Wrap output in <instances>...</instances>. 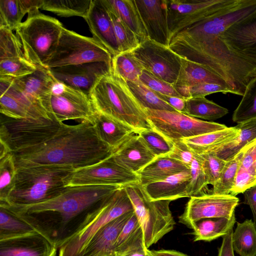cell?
Segmentation results:
<instances>
[{"label": "cell", "mask_w": 256, "mask_h": 256, "mask_svg": "<svg viewBox=\"0 0 256 256\" xmlns=\"http://www.w3.org/2000/svg\"><path fill=\"white\" fill-rule=\"evenodd\" d=\"M256 10V0H234L228 6L181 30L168 47L185 58L204 66L226 84L230 93L242 96L256 76V56L236 51L220 34Z\"/></svg>", "instance_id": "cell-1"}, {"label": "cell", "mask_w": 256, "mask_h": 256, "mask_svg": "<svg viewBox=\"0 0 256 256\" xmlns=\"http://www.w3.org/2000/svg\"><path fill=\"white\" fill-rule=\"evenodd\" d=\"M122 186H67L57 196L24 206L3 207L29 224L58 249L88 225L102 203Z\"/></svg>", "instance_id": "cell-2"}, {"label": "cell", "mask_w": 256, "mask_h": 256, "mask_svg": "<svg viewBox=\"0 0 256 256\" xmlns=\"http://www.w3.org/2000/svg\"><path fill=\"white\" fill-rule=\"evenodd\" d=\"M113 149L98 136L92 124H64L42 142L11 152L17 168L40 166L74 170L98 163L110 156Z\"/></svg>", "instance_id": "cell-3"}, {"label": "cell", "mask_w": 256, "mask_h": 256, "mask_svg": "<svg viewBox=\"0 0 256 256\" xmlns=\"http://www.w3.org/2000/svg\"><path fill=\"white\" fill-rule=\"evenodd\" d=\"M88 96L96 112L128 126L135 134L152 128L127 82L111 71L97 81Z\"/></svg>", "instance_id": "cell-4"}, {"label": "cell", "mask_w": 256, "mask_h": 256, "mask_svg": "<svg viewBox=\"0 0 256 256\" xmlns=\"http://www.w3.org/2000/svg\"><path fill=\"white\" fill-rule=\"evenodd\" d=\"M72 171L50 166L17 168L15 186L7 202L0 206H28L51 199L64 189L63 180Z\"/></svg>", "instance_id": "cell-5"}, {"label": "cell", "mask_w": 256, "mask_h": 256, "mask_svg": "<svg viewBox=\"0 0 256 256\" xmlns=\"http://www.w3.org/2000/svg\"><path fill=\"white\" fill-rule=\"evenodd\" d=\"M64 27L57 19L40 12L28 14L16 30L26 58L37 68L45 64L55 51Z\"/></svg>", "instance_id": "cell-6"}, {"label": "cell", "mask_w": 256, "mask_h": 256, "mask_svg": "<svg viewBox=\"0 0 256 256\" xmlns=\"http://www.w3.org/2000/svg\"><path fill=\"white\" fill-rule=\"evenodd\" d=\"M136 216L144 230L148 248L174 228L176 222L170 208V200H151L140 183L124 186Z\"/></svg>", "instance_id": "cell-7"}, {"label": "cell", "mask_w": 256, "mask_h": 256, "mask_svg": "<svg viewBox=\"0 0 256 256\" xmlns=\"http://www.w3.org/2000/svg\"><path fill=\"white\" fill-rule=\"evenodd\" d=\"M112 56L93 37L63 28L54 54L45 64L52 69L70 65L102 62L111 65Z\"/></svg>", "instance_id": "cell-8"}, {"label": "cell", "mask_w": 256, "mask_h": 256, "mask_svg": "<svg viewBox=\"0 0 256 256\" xmlns=\"http://www.w3.org/2000/svg\"><path fill=\"white\" fill-rule=\"evenodd\" d=\"M64 124L52 119L16 120L4 116L0 119V144L10 152L44 142L55 134Z\"/></svg>", "instance_id": "cell-9"}, {"label": "cell", "mask_w": 256, "mask_h": 256, "mask_svg": "<svg viewBox=\"0 0 256 256\" xmlns=\"http://www.w3.org/2000/svg\"><path fill=\"white\" fill-rule=\"evenodd\" d=\"M144 112L152 128L172 143L228 127L223 124L203 120L178 111L145 109Z\"/></svg>", "instance_id": "cell-10"}, {"label": "cell", "mask_w": 256, "mask_h": 256, "mask_svg": "<svg viewBox=\"0 0 256 256\" xmlns=\"http://www.w3.org/2000/svg\"><path fill=\"white\" fill-rule=\"evenodd\" d=\"M133 210L131 202L122 186L102 202L95 218L88 225L58 249V256H78L98 230Z\"/></svg>", "instance_id": "cell-11"}, {"label": "cell", "mask_w": 256, "mask_h": 256, "mask_svg": "<svg viewBox=\"0 0 256 256\" xmlns=\"http://www.w3.org/2000/svg\"><path fill=\"white\" fill-rule=\"evenodd\" d=\"M112 155L98 163L76 169L70 173L63 180L65 187L99 185L124 186L130 184L140 183L138 174L118 164Z\"/></svg>", "instance_id": "cell-12"}, {"label": "cell", "mask_w": 256, "mask_h": 256, "mask_svg": "<svg viewBox=\"0 0 256 256\" xmlns=\"http://www.w3.org/2000/svg\"><path fill=\"white\" fill-rule=\"evenodd\" d=\"M132 52L144 70L170 84H175L180 70L182 58L168 46L148 37Z\"/></svg>", "instance_id": "cell-13"}, {"label": "cell", "mask_w": 256, "mask_h": 256, "mask_svg": "<svg viewBox=\"0 0 256 256\" xmlns=\"http://www.w3.org/2000/svg\"><path fill=\"white\" fill-rule=\"evenodd\" d=\"M234 0H166L170 40L176 34L230 4Z\"/></svg>", "instance_id": "cell-14"}, {"label": "cell", "mask_w": 256, "mask_h": 256, "mask_svg": "<svg viewBox=\"0 0 256 256\" xmlns=\"http://www.w3.org/2000/svg\"><path fill=\"white\" fill-rule=\"evenodd\" d=\"M51 108L59 121L76 120L93 124L96 114L88 94L58 80L52 91Z\"/></svg>", "instance_id": "cell-15"}, {"label": "cell", "mask_w": 256, "mask_h": 256, "mask_svg": "<svg viewBox=\"0 0 256 256\" xmlns=\"http://www.w3.org/2000/svg\"><path fill=\"white\" fill-rule=\"evenodd\" d=\"M238 202L239 199L230 194H206L190 197L178 218L179 222L188 228L192 222L202 218H230Z\"/></svg>", "instance_id": "cell-16"}, {"label": "cell", "mask_w": 256, "mask_h": 256, "mask_svg": "<svg viewBox=\"0 0 256 256\" xmlns=\"http://www.w3.org/2000/svg\"><path fill=\"white\" fill-rule=\"evenodd\" d=\"M57 82L50 69L46 68H38L32 74L22 78H12V84L52 118L54 116L50 101Z\"/></svg>", "instance_id": "cell-17"}, {"label": "cell", "mask_w": 256, "mask_h": 256, "mask_svg": "<svg viewBox=\"0 0 256 256\" xmlns=\"http://www.w3.org/2000/svg\"><path fill=\"white\" fill-rule=\"evenodd\" d=\"M58 81L87 94L97 81L111 71V65L95 62L50 69Z\"/></svg>", "instance_id": "cell-18"}, {"label": "cell", "mask_w": 256, "mask_h": 256, "mask_svg": "<svg viewBox=\"0 0 256 256\" xmlns=\"http://www.w3.org/2000/svg\"><path fill=\"white\" fill-rule=\"evenodd\" d=\"M58 250L36 231L0 240V256H56Z\"/></svg>", "instance_id": "cell-19"}, {"label": "cell", "mask_w": 256, "mask_h": 256, "mask_svg": "<svg viewBox=\"0 0 256 256\" xmlns=\"http://www.w3.org/2000/svg\"><path fill=\"white\" fill-rule=\"evenodd\" d=\"M150 40L168 46L166 0H134Z\"/></svg>", "instance_id": "cell-20"}, {"label": "cell", "mask_w": 256, "mask_h": 256, "mask_svg": "<svg viewBox=\"0 0 256 256\" xmlns=\"http://www.w3.org/2000/svg\"><path fill=\"white\" fill-rule=\"evenodd\" d=\"M93 38L113 56L118 52L113 25L102 0H92L86 16Z\"/></svg>", "instance_id": "cell-21"}, {"label": "cell", "mask_w": 256, "mask_h": 256, "mask_svg": "<svg viewBox=\"0 0 256 256\" xmlns=\"http://www.w3.org/2000/svg\"><path fill=\"white\" fill-rule=\"evenodd\" d=\"M134 210L120 216L98 230L86 244L78 256H117L114 245L124 226Z\"/></svg>", "instance_id": "cell-22"}, {"label": "cell", "mask_w": 256, "mask_h": 256, "mask_svg": "<svg viewBox=\"0 0 256 256\" xmlns=\"http://www.w3.org/2000/svg\"><path fill=\"white\" fill-rule=\"evenodd\" d=\"M112 156L118 164L136 174L157 158L135 133L129 136Z\"/></svg>", "instance_id": "cell-23"}, {"label": "cell", "mask_w": 256, "mask_h": 256, "mask_svg": "<svg viewBox=\"0 0 256 256\" xmlns=\"http://www.w3.org/2000/svg\"><path fill=\"white\" fill-rule=\"evenodd\" d=\"M220 36L232 48L256 56V10L231 25Z\"/></svg>", "instance_id": "cell-24"}, {"label": "cell", "mask_w": 256, "mask_h": 256, "mask_svg": "<svg viewBox=\"0 0 256 256\" xmlns=\"http://www.w3.org/2000/svg\"><path fill=\"white\" fill-rule=\"evenodd\" d=\"M190 178L189 170L142 187L151 200L172 201L180 198H188L186 189Z\"/></svg>", "instance_id": "cell-25"}, {"label": "cell", "mask_w": 256, "mask_h": 256, "mask_svg": "<svg viewBox=\"0 0 256 256\" xmlns=\"http://www.w3.org/2000/svg\"><path fill=\"white\" fill-rule=\"evenodd\" d=\"M92 124L99 138L114 151L129 136L135 133L128 126L96 112Z\"/></svg>", "instance_id": "cell-26"}, {"label": "cell", "mask_w": 256, "mask_h": 256, "mask_svg": "<svg viewBox=\"0 0 256 256\" xmlns=\"http://www.w3.org/2000/svg\"><path fill=\"white\" fill-rule=\"evenodd\" d=\"M188 170L189 168L182 163L164 156L156 158L137 174L140 184L144 186Z\"/></svg>", "instance_id": "cell-27"}, {"label": "cell", "mask_w": 256, "mask_h": 256, "mask_svg": "<svg viewBox=\"0 0 256 256\" xmlns=\"http://www.w3.org/2000/svg\"><path fill=\"white\" fill-rule=\"evenodd\" d=\"M240 130L236 125L182 140L194 154L202 155L209 152L214 148L234 138Z\"/></svg>", "instance_id": "cell-28"}, {"label": "cell", "mask_w": 256, "mask_h": 256, "mask_svg": "<svg viewBox=\"0 0 256 256\" xmlns=\"http://www.w3.org/2000/svg\"><path fill=\"white\" fill-rule=\"evenodd\" d=\"M236 222L234 214L230 218H206L192 222L189 228L193 230L194 242H210L226 234Z\"/></svg>", "instance_id": "cell-29"}, {"label": "cell", "mask_w": 256, "mask_h": 256, "mask_svg": "<svg viewBox=\"0 0 256 256\" xmlns=\"http://www.w3.org/2000/svg\"><path fill=\"white\" fill-rule=\"evenodd\" d=\"M256 184V140L245 147L230 193L236 196Z\"/></svg>", "instance_id": "cell-30"}, {"label": "cell", "mask_w": 256, "mask_h": 256, "mask_svg": "<svg viewBox=\"0 0 256 256\" xmlns=\"http://www.w3.org/2000/svg\"><path fill=\"white\" fill-rule=\"evenodd\" d=\"M240 132L232 140L211 150L216 156L228 161L250 142L256 140V118L238 124Z\"/></svg>", "instance_id": "cell-31"}, {"label": "cell", "mask_w": 256, "mask_h": 256, "mask_svg": "<svg viewBox=\"0 0 256 256\" xmlns=\"http://www.w3.org/2000/svg\"><path fill=\"white\" fill-rule=\"evenodd\" d=\"M202 83L216 84L228 88L224 80L217 74L201 64L182 58L180 70L174 86H188Z\"/></svg>", "instance_id": "cell-32"}, {"label": "cell", "mask_w": 256, "mask_h": 256, "mask_svg": "<svg viewBox=\"0 0 256 256\" xmlns=\"http://www.w3.org/2000/svg\"><path fill=\"white\" fill-rule=\"evenodd\" d=\"M103 2L137 35L140 42L148 38L134 0H103Z\"/></svg>", "instance_id": "cell-33"}, {"label": "cell", "mask_w": 256, "mask_h": 256, "mask_svg": "<svg viewBox=\"0 0 256 256\" xmlns=\"http://www.w3.org/2000/svg\"><path fill=\"white\" fill-rule=\"evenodd\" d=\"M142 246H146L144 230L134 211L118 236L114 251L117 256H120Z\"/></svg>", "instance_id": "cell-34"}, {"label": "cell", "mask_w": 256, "mask_h": 256, "mask_svg": "<svg viewBox=\"0 0 256 256\" xmlns=\"http://www.w3.org/2000/svg\"><path fill=\"white\" fill-rule=\"evenodd\" d=\"M232 242L234 251L240 256H256L255 222L246 220L242 222H237Z\"/></svg>", "instance_id": "cell-35"}, {"label": "cell", "mask_w": 256, "mask_h": 256, "mask_svg": "<svg viewBox=\"0 0 256 256\" xmlns=\"http://www.w3.org/2000/svg\"><path fill=\"white\" fill-rule=\"evenodd\" d=\"M228 112L227 108L202 97L186 99L183 113L194 118L212 121L222 118Z\"/></svg>", "instance_id": "cell-36"}, {"label": "cell", "mask_w": 256, "mask_h": 256, "mask_svg": "<svg viewBox=\"0 0 256 256\" xmlns=\"http://www.w3.org/2000/svg\"><path fill=\"white\" fill-rule=\"evenodd\" d=\"M144 68L134 57L132 51L121 52L112 56V72L126 82L139 80Z\"/></svg>", "instance_id": "cell-37"}, {"label": "cell", "mask_w": 256, "mask_h": 256, "mask_svg": "<svg viewBox=\"0 0 256 256\" xmlns=\"http://www.w3.org/2000/svg\"><path fill=\"white\" fill-rule=\"evenodd\" d=\"M129 88L143 109L176 111L158 94L139 80L126 82Z\"/></svg>", "instance_id": "cell-38"}, {"label": "cell", "mask_w": 256, "mask_h": 256, "mask_svg": "<svg viewBox=\"0 0 256 256\" xmlns=\"http://www.w3.org/2000/svg\"><path fill=\"white\" fill-rule=\"evenodd\" d=\"M92 0H43L42 10L64 17L78 16L85 18Z\"/></svg>", "instance_id": "cell-39"}, {"label": "cell", "mask_w": 256, "mask_h": 256, "mask_svg": "<svg viewBox=\"0 0 256 256\" xmlns=\"http://www.w3.org/2000/svg\"><path fill=\"white\" fill-rule=\"evenodd\" d=\"M102 1L107 8L113 25L118 52L133 50L140 44L138 37L103 0Z\"/></svg>", "instance_id": "cell-40"}, {"label": "cell", "mask_w": 256, "mask_h": 256, "mask_svg": "<svg viewBox=\"0 0 256 256\" xmlns=\"http://www.w3.org/2000/svg\"><path fill=\"white\" fill-rule=\"evenodd\" d=\"M17 168L10 152L0 159V205L6 204L16 180Z\"/></svg>", "instance_id": "cell-41"}, {"label": "cell", "mask_w": 256, "mask_h": 256, "mask_svg": "<svg viewBox=\"0 0 256 256\" xmlns=\"http://www.w3.org/2000/svg\"><path fill=\"white\" fill-rule=\"evenodd\" d=\"M256 118V76L247 86L232 119L237 124Z\"/></svg>", "instance_id": "cell-42"}, {"label": "cell", "mask_w": 256, "mask_h": 256, "mask_svg": "<svg viewBox=\"0 0 256 256\" xmlns=\"http://www.w3.org/2000/svg\"><path fill=\"white\" fill-rule=\"evenodd\" d=\"M36 231L29 224L0 207V240Z\"/></svg>", "instance_id": "cell-43"}, {"label": "cell", "mask_w": 256, "mask_h": 256, "mask_svg": "<svg viewBox=\"0 0 256 256\" xmlns=\"http://www.w3.org/2000/svg\"><path fill=\"white\" fill-rule=\"evenodd\" d=\"M244 148L231 160L226 161L220 178L213 186L210 194H229L234 186L239 165L244 152Z\"/></svg>", "instance_id": "cell-44"}, {"label": "cell", "mask_w": 256, "mask_h": 256, "mask_svg": "<svg viewBox=\"0 0 256 256\" xmlns=\"http://www.w3.org/2000/svg\"><path fill=\"white\" fill-rule=\"evenodd\" d=\"M26 14L21 0H0V26L16 30Z\"/></svg>", "instance_id": "cell-45"}, {"label": "cell", "mask_w": 256, "mask_h": 256, "mask_svg": "<svg viewBox=\"0 0 256 256\" xmlns=\"http://www.w3.org/2000/svg\"><path fill=\"white\" fill-rule=\"evenodd\" d=\"M190 178L186 192L188 198L204 195L208 184L199 155L194 154V158L189 167Z\"/></svg>", "instance_id": "cell-46"}, {"label": "cell", "mask_w": 256, "mask_h": 256, "mask_svg": "<svg viewBox=\"0 0 256 256\" xmlns=\"http://www.w3.org/2000/svg\"><path fill=\"white\" fill-rule=\"evenodd\" d=\"M38 68L26 58L0 60V76L20 78L34 72Z\"/></svg>", "instance_id": "cell-47"}, {"label": "cell", "mask_w": 256, "mask_h": 256, "mask_svg": "<svg viewBox=\"0 0 256 256\" xmlns=\"http://www.w3.org/2000/svg\"><path fill=\"white\" fill-rule=\"evenodd\" d=\"M15 58H25L22 44L11 30L0 26V60Z\"/></svg>", "instance_id": "cell-48"}, {"label": "cell", "mask_w": 256, "mask_h": 256, "mask_svg": "<svg viewBox=\"0 0 256 256\" xmlns=\"http://www.w3.org/2000/svg\"><path fill=\"white\" fill-rule=\"evenodd\" d=\"M138 134L157 158L167 156L172 151V143L152 128L144 130Z\"/></svg>", "instance_id": "cell-49"}, {"label": "cell", "mask_w": 256, "mask_h": 256, "mask_svg": "<svg viewBox=\"0 0 256 256\" xmlns=\"http://www.w3.org/2000/svg\"><path fill=\"white\" fill-rule=\"evenodd\" d=\"M0 112L4 116L13 119L38 120L25 106L6 94H0Z\"/></svg>", "instance_id": "cell-50"}, {"label": "cell", "mask_w": 256, "mask_h": 256, "mask_svg": "<svg viewBox=\"0 0 256 256\" xmlns=\"http://www.w3.org/2000/svg\"><path fill=\"white\" fill-rule=\"evenodd\" d=\"M174 88L186 99L205 97L207 95L216 92L230 93V90L228 87L212 83H202L188 86H174Z\"/></svg>", "instance_id": "cell-51"}, {"label": "cell", "mask_w": 256, "mask_h": 256, "mask_svg": "<svg viewBox=\"0 0 256 256\" xmlns=\"http://www.w3.org/2000/svg\"><path fill=\"white\" fill-rule=\"evenodd\" d=\"M199 156L208 184L213 186L220 178L226 161L212 153Z\"/></svg>", "instance_id": "cell-52"}, {"label": "cell", "mask_w": 256, "mask_h": 256, "mask_svg": "<svg viewBox=\"0 0 256 256\" xmlns=\"http://www.w3.org/2000/svg\"><path fill=\"white\" fill-rule=\"evenodd\" d=\"M139 80L154 92L162 94L184 98L173 84L158 78L145 70H143L140 76Z\"/></svg>", "instance_id": "cell-53"}, {"label": "cell", "mask_w": 256, "mask_h": 256, "mask_svg": "<svg viewBox=\"0 0 256 256\" xmlns=\"http://www.w3.org/2000/svg\"><path fill=\"white\" fill-rule=\"evenodd\" d=\"M172 144V151L167 156L179 161L189 168L194 158V154L182 140H176Z\"/></svg>", "instance_id": "cell-54"}, {"label": "cell", "mask_w": 256, "mask_h": 256, "mask_svg": "<svg viewBox=\"0 0 256 256\" xmlns=\"http://www.w3.org/2000/svg\"><path fill=\"white\" fill-rule=\"evenodd\" d=\"M233 228L222 236L221 246L218 249V256H234V251L232 247V236Z\"/></svg>", "instance_id": "cell-55"}, {"label": "cell", "mask_w": 256, "mask_h": 256, "mask_svg": "<svg viewBox=\"0 0 256 256\" xmlns=\"http://www.w3.org/2000/svg\"><path fill=\"white\" fill-rule=\"evenodd\" d=\"M156 93L161 98L166 102L176 111L182 113L184 112L186 99L176 96L163 95L158 92Z\"/></svg>", "instance_id": "cell-56"}, {"label": "cell", "mask_w": 256, "mask_h": 256, "mask_svg": "<svg viewBox=\"0 0 256 256\" xmlns=\"http://www.w3.org/2000/svg\"><path fill=\"white\" fill-rule=\"evenodd\" d=\"M244 204H248L252 210L254 222H256V184L244 192Z\"/></svg>", "instance_id": "cell-57"}, {"label": "cell", "mask_w": 256, "mask_h": 256, "mask_svg": "<svg viewBox=\"0 0 256 256\" xmlns=\"http://www.w3.org/2000/svg\"><path fill=\"white\" fill-rule=\"evenodd\" d=\"M120 256H153L146 246L128 251Z\"/></svg>", "instance_id": "cell-58"}, {"label": "cell", "mask_w": 256, "mask_h": 256, "mask_svg": "<svg viewBox=\"0 0 256 256\" xmlns=\"http://www.w3.org/2000/svg\"><path fill=\"white\" fill-rule=\"evenodd\" d=\"M150 252L153 256H188L186 254L174 250H151Z\"/></svg>", "instance_id": "cell-59"}]
</instances>
